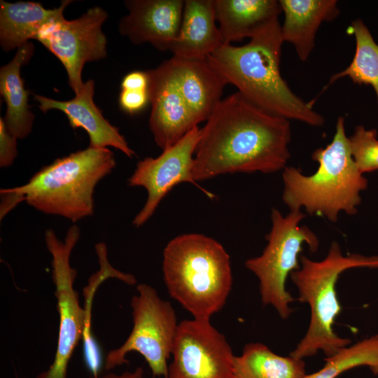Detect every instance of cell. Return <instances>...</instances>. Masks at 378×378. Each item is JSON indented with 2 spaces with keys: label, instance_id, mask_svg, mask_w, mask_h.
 Here are the masks:
<instances>
[{
  "label": "cell",
  "instance_id": "6da1fadb",
  "mask_svg": "<svg viewBox=\"0 0 378 378\" xmlns=\"http://www.w3.org/2000/svg\"><path fill=\"white\" fill-rule=\"evenodd\" d=\"M290 140L289 120L255 106L237 91L222 99L201 128L194 179L283 170L290 158Z\"/></svg>",
  "mask_w": 378,
  "mask_h": 378
},
{
  "label": "cell",
  "instance_id": "7a4b0ae2",
  "mask_svg": "<svg viewBox=\"0 0 378 378\" xmlns=\"http://www.w3.org/2000/svg\"><path fill=\"white\" fill-rule=\"evenodd\" d=\"M284 43L279 18L259 28L241 46L221 44L207 60L255 106L288 120L321 127L324 118L289 88L280 72Z\"/></svg>",
  "mask_w": 378,
  "mask_h": 378
},
{
  "label": "cell",
  "instance_id": "3957f363",
  "mask_svg": "<svg viewBox=\"0 0 378 378\" xmlns=\"http://www.w3.org/2000/svg\"><path fill=\"white\" fill-rule=\"evenodd\" d=\"M108 148H88L55 160L20 186L1 189L2 219L19 203L77 222L93 215L97 183L115 167Z\"/></svg>",
  "mask_w": 378,
  "mask_h": 378
},
{
  "label": "cell",
  "instance_id": "277c9868",
  "mask_svg": "<svg viewBox=\"0 0 378 378\" xmlns=\"http://www.w3.org/2000/svg\"><path fill=\"white\" fill-rule=\"evenodd\" d=\"M312 159L318 164L312 175L306 176L294 167L283 169L284 202L290 211L303 207L309 214L332 223L337 221L341 211L356 214L368 179L358 170L351 156L344 117L337 120L332 141L325 148H316Z\"/></svg>",
  "mask_w": 378,
  "mask_h": 378
},
{
  "label": "cell",
  "instance_id": "5b68a950",
  "mask_svg": "<svg viewBox=\"0 0 378 378\" xmlns=\"http://www.w3.org/2000/svg\"><path fill=\"white\" fill-rule=\"evenodd\" d=\"M164 281L171 298L193 318L210 320L232 286L230 256L216 240L190 233L171 239L163 251Z\"/></svg>",
  "mask_w": 378,
  "mask_h": 378
},
{
  "label": "cell",
  "instance_id": "8992f818",
  "mask_svg": "<svg viewBox=\"0 0 378 378\" xmlns=\"http://www.w3.org/2000/svg\"><path fill=\"white\" fill-rule=\"evenodd\" d=\"M300 262V269L290 276L298 290L297 300L309 304L311 316L306 334L289 355L304 359L321 351L330 357L351 343L350 339L338 335L332 327L342 311L336 290L339 276L352 268H378V255H345L340 244L332 241L322 260H312L302 255Z\"/></svg>",
  "mask_w": 378,
  "mask_h": 378
},
{
  "label": "cell",
  "instance_id": "52a82bcc",
  "mask_svg": "<svg viewBox=\"0 0 378 378\" xmlns=\"http://www.w3.org/2000/svg\"><path fill=\"white\" fill-rule=\"evenodd\" d=\"M306 217L300 211H290L284 216L272 209V228L266 235L267 244L262 254L245 261L246 269L259 279L261 302L272 306L282 319L288 318L293 309L290 307L295 299L286 288L288 275L300 269V253L306 244L312 253L318 251L319 240L306 225L300 222Z\"/></svg>",
  "mask_w": 378,
  "mask_h": 378
},
{
  "label": "cell",
  "instance_id": "ba28073f",
  "mask_svg": "<svg viewBox=\"0 0 378 378\" xmlns=\"http://www.w3.org/2000/svg\"><path fill=\"white\" fill-rule=\"evenodd\" d=\"M136 289L138 295L130 302L132 331L120 346L107 354L104 368L110 370L128 364L127 354L136 351L145 358L154 377L168 378L167 360L178 325L176 312L170 302L160 298L150 285L140 284Z\"/></svg>",
  "mask_w": 378,
  "mask_h": 378
},
{
  "label": "cell",
  "instance_id": "9c48e42d",
  "mask_svg": "<svg viewBox=\"0 0 378 378\" xmlns=\"http://www.w3.org/2000/svg\"><path fill=\"white\" fill-rule=\"evenodd\" d=\"M79 237L80 229L76 225L69 228L64 241L52 229L45 232L46 245L52 256V279L55 286L59 323L54 360L48 370L36 378H66L70 359L85 333L87 314L74 288L77 272L70 265V255Z\"/></svg>",
  "mask_w": 378,
  "mask_h": 378
},
{
  "label": "cell",
  "instance_id": "30bf717a",
  "mask_svg": "<svg viewBox=\"0 0 378 378\" xmlns=\"http://www.w3.org/2000/svg\"><path fill=\"white\" fill-rule=\"evenodd\" d=\"M60 13L38 31L35 40L42 43L63 64L75 94L83 88L82 71L88 62L107 55V40L102 26L108 18L101 7H92L78 18L67 20Z\"/></svg>",
  "mask_w": 378,
  "mask_h": 378
},
{
  "label": "cell",
  "instance_id": "8fae6325",
  "mask_svg": "<svg viewBox=\"0 0 378 378\" xmlns=\"http://www.w3.org/2000/svg\"><path fill=\"white\" fill-rule=\"evenodd\" d=\"M172 355L168 378H233L234 355L210 320L178 323Z\"/></svg>",
  "mask_w": 378,
  "mask_h": 378
},
{
  "label": "cell",
  "instance_id": "7c38bea8",
  "mask_svg": "<svg viewBox=\"0 0 378 378\" xmlns=\"http://www.w3.org/2000/svg\"><path fill=\"white\" fill-rule=\"evenodd\" d=\"M200 136L201 128L196 126L174 145L163 150L158 157H148L137 163L128 179V186L144 188L147 199L132 220L136 227L143 225L153 216L162 199L177 184L190 183L211 199L215 197L193 177L194 154Z\"/></svg>",
  "mask_w": 378,
  "mask_h": 378
},
{
  "label": "cell",
  "instance_id": "4fadbf2b",
  "mask_svg": "<svg viewBox=\"0 0 378 378\" xmlns=\"http://www.w3.org/2000/svg\"><path fill=\"white\" fill-rule=\"evenodd\" d=\"M146 71L151 105L149 129L156 144L163 150L198 125L183 98L169 59Z\"/></svg>",
  "mask_w": 378,
  "mask_h": 378
},
{
  "label": "cell",
  "instance_id": "5bb4252c",
  "mask_svg": "<svg viewBox=\"0 0 378 378\" xmlns=\"http://www.w3.org/2000/svg\"><path fill=\"white\" fill-rule=\"evenodd\" d=\"M129 13L119 22L120 33L135 44L149 43L169 50L181 24L184 0H129Z\"/></svg>",
  "mask_w": 378,
  "mask_h": 378
},
{
  "label": "cell",
  "instance_id": "9a60e30c",
  "mask_svg": "<svg viewBox=\"0 0 378 378\" xmlns=\"http://www.w3.org/2000/svg\"><path fill=\"white\" fill-rule=\"evenodd\" d=\"M94 80H88L72 99L58 101L36 94H34V99L38 103V106L43 113L53 109L61 111L66 115L71 127L84 129L90 138L89 146L113 147L132 158L135 153L125 137L104 117L94 104Z\"/></svg>",
  "mask_w": 378,
  "mask_h": 378
},
{
  "label": "cell",
  "instance_id": "2e32d148",
  "mask_svg": "<svg viewBox=\"0 0 378 378\" xmlns=\"http://www.w3.org/2000/svg\"><path fill=\"white\" fill-rule=\"evenodd\" d=\"M183 98L196 124L206 121L222 100L224 78L207 59H169Z\"/></svg>",
  "mask_w": 378,
  "mask_h": 378
},
{
  "label": "cell",
  "instance_id": "e0dca14e",
  "mask_svg": "<svg viewBox=\"0 0 378 378\" xmlns=\"http://www.w3.org/2000/svg\"><path fill=\"white\" fill-rule=\"evenodd\" d=\"M216 22L214 0H185L180 29L169 50L173 57L207 59L222 44Z\"/></svg>",
  "mask_w": 378,
  "mask_h": 378
},
{
  "label": "cell",
  "instance_id": "ac0fdd59",
  "mask_svg": "<svg viewBox=\"0 0 378 378\" xmlns=\"http://www.w3.org/2000/svg\"><path fill=\"white\" fill-rule=\"evenodd\" d=\"M284 20L281 25L284 42L294 46L299 59L305 62L314 48L316 34L323 22L340 14L336 0H279Z\"/></svg>",
  "mask_w": 378,
  "mask_h": 378
},
{
  "label": "cell",
  "instance_id": "d6986e66",
  "mask_svg": "<svg viewBox=\"0 0 378 378\" xmlns=\"http://www.w3.org/2000/svg\"><path fill=\"white\" fill-rule=\"evenodd\" d=\"M34 52L29 41L20 47L13 59L0 69V94L6 104L4 118L8 132L16 139H24L31 132L34 114L28 104L27 91L20 75L21 67L27 64Z\"/></svg>",
  "mask_w": 378,
  "mask_h": 378
},
{
  "label": "cell",
  "instance_id": "ffe728a7",
  "mask_svg": "<svg viewBox=\"0 0 378 378\" xmlns=\"http://www.w3.org/2000/svg\"><path fill=\"white\" fill-rule=\"evenodd\" d=\"M214 10L222 44L251 38L282 13L276 0H214Z\"/></svg>",
  "mask_w": 378,
  "mask_h": 378
},
{
  "label": "cell",
  "instance_id": "44dd1931",
  "mask_svg": "<svg viewBox=\"0 0 378 378\" xmlns=\"http://www.w3.org/2000/svg\"><path fill=\"white\" fill-rule=\"evenodd\" d=\"M71 2L62 1L58 8L46 9L40 3L0 1V44L2 50L10 51L35 39L41 28L53 18L64 12Z\"/></svg>",
  "mask_w": 378,
  "mask_h": 378
},
{
  "label": "cell",
  "instance_id": "7402d4cb",
  "mask_svg": "<svg viewBox=\"0 0 378 378\" xmlns=\"http://www.w3.org/2000/svg\"><path fill=\"white\" fill-rule=\"evenodd\" d=\"M305 365L303 359L279 356L260 342H251L234 356L233 378H303Z\"/></svg>",
  "mask_w": 378,
  "mask_h": 378
},
{
  "label": "cell",
  "instance_id": "603a6c76",
  "mask_svg": "<svg viewBox=\"0 0 378 378\" xmlns=\"http://www.w3.org/2000/svg\"><path fill=\"white\" fill-rule=\"evenodd\" d=\"M349 31L354 35L356 39L354 58L345 69L331 76L322 92L338 79L349 77L354 83L371 85L378 103V44L360 18L351 22Z\"/></svg>",
  "mask_w": 378,
  "mask_h": 378
},
{
  "label": "cell",
  "instance_id": "cb8c5ba5",
  "mask_svg": "<svg viewBox=\"0 0 378 378\" xmlns=\"http://www.w3.org/2000/svg\"><path fill=\"white\" fill-rule=\"evenodd\" d=\"M366 365L378 375V335L345 346L336 354L326 357L325 364L316 372L303 378H337L344 372Z\"/></svg>",
  "mask_w": 378,
  "mask_h": 378
},
{
  "label": "cell",
  "instance_id": "d4e9b609",
  "mask_svg": "<svg viewBox=\"0 0 378 378\" xmlns=\"http://www.w3.org/2000/svg\"><path fill=\"white\" fill-rule=\"evenodd\" d=\"M350 150L358 170L363 174L378 170V139L374 129L358 125L349 137Z\"/></svg>",
  "mask_w": 378,
  "mask_h": 378
},
{
  "label": "cell",
  "instance_id": "484cf974",
  "mask_svg": "<svg viewBox=\"0 0 378 378\" xmlns=\"http://www.w3.org/2000/svg\"><path fill=\"white\" fill-rule=\"evenodd\" d=\"M150 103L148 90H123L119 95L120 108L129 114H134L144 109Z\"/></svg>",
  "mask_w": 378,
  "mask_h": 378
},
{
  "label": "cell",
  "instance_id": "4316f807",
  "mask_svg": "<svg viewBox=\"0 0 378 378\" xmlns=\"http://www.w3.org/2000/svg\"><path fill=\"white\" fill-rule=\"evenodd\" d=\"M17 139L6 129L4 118H0V166H10L18 155Z\"/></svg>",
  "mask_w": 378,
  "mask_h": 378
},
{
  "label": "cell",
  "instance_id": "83f0119b",
  "mask_svg": "<svg viewBox=\"0 0 378 378\" xmlns=\"http://www.w3.org/2000/svg\"><path fill=\"white\" fill-rule=\"evenodd\" d=\"M149 78L147 71H134L122 78L121 89L123 90H148Z\"/></svg>",
  "mask_w": 378,
  "mask_h": 378
},
{
  "label": "cell",
  "instance_id": "f1b7e54d",
  "mask_svg": "<svg viewBox=\"0 0 378 378\" xmlns=\"http://www.w3.org/2000/svg\"><path fill=\"white\" fill-rule=\"evenodd\" d=\"M97 378H144V370L139 367L132 372H124L122 374L108 373Z\"/></svg>",
  "mask_w": 378,
  "mask_h": 378
}]
</instances>
